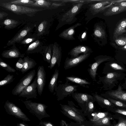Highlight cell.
I'll return each mask as SVG.
<instances>
[{"label":"cell","mask_w":126,"mask_h":126,"mask_svg":"<svg viewBox=\"0 0 126 126\" xmlns=\"http://www.w3.org/2000/svg\"><path fill=\"white\" fill-rule=\"evenodd\" d=\"M126 76V73H110L103 77H99L97 83L102 85L101 89L104 90H112L116 86L119 81L124 79Z\"/></svg>","instance_id":"cell-1"},{"label":"cell","mask_w":126,"mask_h":126,"mask_svg":"<svg viewBox=\"0 0 126 126\" xmlns=\"http://www.w3.org/2000/svg\"><path fill=\"white\" fill-rule=\"evenodd\" d=\"M0 6L3 8L17 15L25 14L32 16L37 12L45 9L42 8H32L21 5L9 3L8 2L1 3Z\"/></svg>","instance_id":"cell-2"},{"label":"cell","mask_w":126,"mask_h":126,"mask_svg":"<svg viewBox=\"0 0 126 126\" xmlns=\"http://www.w3.org/2000/svg\"><path fill=\"white\" fill-rule=\"evenodd\" d=\"M22 102L29 112L39 120L41 121L43 118L50 117L46 111L47 106L45 104L33 102L31 100H27L23 101Z\"/></svg>","instance_id":"cell-3"},{"label":"cell","mask_w":126,"mask_h":126,"mask_svg":"<svg viewBox=\"0 0 126 126\" xmlns=\"http://www.w3.org/2000/svg\"><path fill=\"white\" fill-rule=\"evenodd\" d=\"M35 74V70L33 69L25 75L13 89L12 94L14 95H19L25 87L29 85Z\"/></svg>","instance_id":"cell-4"},{"label":"cell","mask_w":126,"mask_h":126,"mask_svg":"<svg viewBox=\"0 0 126 126\" xmlns=\"http://www.w3.org/2000/svg\"><path fill=\"white\" fill-rule=\"evenodd\" d=\"M79 86L71 84L67 81H66L64 84H59L55 91L57 100H63L68 95L75 92L77 91V88Z\"/></svg>","instance_id":"cell-5"},{"label":"cell","mask_w":126,"mask_h":126,"mask_svg":"<svg viewBox=\"0 0 126 126\" xmlns=\"http://www.w3.org/2000/svg\"><path fill=\"white\" fill-rule=\"evenodd\" d=\"M126 72V67L122 62L116 60L106 62L104 64L102 73Z\"/></svg>","instance_id":"cell-6"},{"label":"cell","mask_w":126,"mask_h":126,"mask_svg":"<svg viewBox=\"0 0 126 126\" xmlns=\"http://www.w3.org/2000/svg\"><path fill=\"white\" fill-rule=\"evenodd\" d=\"M4 108L7 114L20 119L24 121H30L31 120L13 102L7 100Z\"/></svg>","instance_id":"cell-7"},{"label":"cell","mask_w":126,"mask_h":126,"mask_svg":"<svg viewBox=\"0 0 126 126\" xmlns=\"http://www.w3.org/2000/svg\"><path fill=\"white\" fill-rule=\"evenodd\" d=\"M95 62L92 64H90V68L87 69L89 75L93 80L96 81V76L97 73L96 71L99 65L102 63L114 60L111 57L103 55H99L94 57Z\"/></svg>","instance_id":"cell-8"},{"label":"cell","mask_w":126,"mask_h":126,"mask_svg":"<svg viewBox=\"0 0 126 126\" xmlns=\"http://www.w3.org/2000/svg\"><path fill=\"white\" fill-rule=\"evenodd\" d=\"M123 89L120 83L117 89L107 91L101 94L100 95L106 99L110 98L126 102V91Z\"/></svg>","instance_id":"cell-9"},{"label":"cell","mask_w":126,"mask_h":126,"mask_svg":"<svg viewBox=\"0 0 126 126\" xmlns=\"http://www.w3.org/2000/svg\"><path fill=\"white\" fill-rule=\"evenodd\" d=\"M62 112L66 116L80 124L83 122L84 119L74 107L71 105L60 104Z\"/></svg>","instance_id":"cell-10"},{"label":"cell","mask_w":126,"mask_h":126,"mask_svg":"<svg viewBox=\"0 0 126 126\" xmlns=\"http://www.w3.org/2000/svg\"><path fill=\"white\" fill-rule=\"evenodd\" d=\"M37 76L30 84L25 87L18 95L19 97L26 98V100L30 98H37Z\"/></svg>","instance_id":"cell-11"},{"label":"cell","mask_w":126,"mask_h":126,"mask_svg":"<svg viewBox=\"0 0 126 126\" xmlns=\"http://www.w3.org/2000/svg\"><path fill=\"white\" fill-rule=\"evenodd\" d=\"M91 53L82 54L74 58L67 57L64 63V68L67 70L75 67L87 59Z\"/></svg>","instance_id":"cell-12"},{"label":"cell","mask_w":126,"mask_h":126,"mask_svg":"<svg viewBox=\"0 0 126 126\" xmlns=\"http://www.w3.org/2000/svg\"><path fill=\"white\" fill-rule=\"evenodd\" d=\"M62 57V48L56 43H55L53 46L52 55L51 62L49 67L52 69L56 64L59 67L61 64Z\"/></svg>","instance_id":"cell-13"},{"label":"cell","mask_w":126,"mask_h":126,"mask_svg":"<svg viewBox=\"0 0 126 126\" xmlns=\"http://www.w3.org/2000/svg\"><path fill=\"white\" fill-rule=\"evenodd\" d=\"M37 74V92L39 94L41 95L46 82V73L43 66H38Z\"/></svg>","instance_id":"cell-14"},{"label":"cell","mask_w":126,"mask_h":126,"mask_svg":"<svg viewBox=\"0 0 126 126\" xmlns=\"http://www.w3.org/2000/svg\"><path fill=\"white\" fill-rule=\"evenodd\" d=\"M84 4V2L82 1L78 4L73 5L69 10L63 15L61 19L62 21H64L67 22L72 21Z\"/></svg>","instance_id":"cell-15"},{"label":"cell","mask_w":126,"mask_h":126,"mask_svg":"<svg viewBox=\"0 0 126 126\" xmlns=\"http://www.w3.org/2000/svg\"><path fill=\"white\" fill-rule=\"evenodd\" d=\"M110 0H103V1L90 5V10L93 15H95L104 11L109 8L113 3Z\"/></svg>","instance_id":"cell-16"},{"label":"cell","mask_w":126,"mask_h":126,"mask_svg":"<svg viewBox=\"0 0 126 126\" xmlns=\"http://www.w3.org/2000/svg\"><path fill=\"white\" fill-rule=\"evenodd\" d=\"M71 95L79 105L86 107L89 100L94 98L93 96L87 93L75 92L72 94Z\"/></svg>","instance_id":"cell-17"},{"label":"cell","mask_w":126,"mask_h":126,"mask_svg":"<svg viewBox=\"0 0 126 126\" xmlns=\"http://www.w3.org/2000/svg\"><path fill=\"white\" fill-rule=\"evenodd\" d=\"M91 49L88 46L83 45H79L72 49L68 53L71 58L76 57L80 54L91 53L93 52Z\"/></svg>","instance_id":"cell-18"},{"label":"cell","mask_w":126,"mask_h":126,"mask_svg":"<svg viewBox=\"0 0 126 126\" xmlns=\"http://www.w3.org/2000/svg\"><path fill=\"white\" fill-rule=\"evenodd\" d=\"M32 30L31 27L27 26L17 34L11 40L8 41L7 45L9 46L13 45L16 43L20 42Z\"/></svg>","instance_id":"cell-19"},{"label":"cell","mask_w":126,"mask_h":126,"mask_svg":"<svg viewBox=\"0 0 126 126\" xmlns=\"http://www.w3.org/2000/svg\"><path fill=\"white\" fill-rule=\"evenodd\" d=\"M12 48L8 50L3 51L1 54L3 58H22L24 57V54H21L15 44L13 45Z\"/></svg>","instance_id":"cell-20"},{"label":"cell","mask_w":126,"mask_h":126,"mask_svg":"<svg viewBox=\"0 0 126 126\" xmlns=\"http://www.w3.org/2000/svg\"><path fill=\"white\" fill-rule=\"evenodd\" d=\"M81 25V24L79 23H76L63 31L59 35V36L67 40L75 39L74 35L75 33V29L77 27Z\"/></svg>","instance_id":"cell-21"},{"label":"cell","mask_w":126,"mask_h":126,"mask_svg":"<svg viewBox=\"0 0 126 126\" xmlns=\"http://www.w3.org/2000/svg\"><path fill=\"white\" fill-rule=\"evenodd\" d=\"M23 61V66L21 72L22 74L26 72L30 69L34 67L37 64L35 60L27 56L24 57Z\"/></svg>","instance_id":"cell-22"},{"label":"cell","mask_w":126,"mask_h":126,"mask_svg":"<svg viewBox=\"0 0 126 126\" xmlns=\"http://www.w3.org/2000/svg\"><path fill=\"white\" fill-rule=\"evenodd\" d=\"M59 75V70L56 68L52 75L48 84V89L51 93H53L54 91L55 92L57 89L58 87L57 81Z\"/></svg>","instance_id":"cell-23"},{"label":"cell","mask_w":126,"mask_h":126,"mask_svg":"<svg viewBox=\"0 0 126 126\" xmlns=\"http://www.w3.org/2000/svg\"><path fill=\"white\" fill-rule=\"evenodd\" d=\"M126 18L121 20L117 25L113 33V37L117 38L118 36L126 32Z\"/></svg>","instance_id":"cell-24"},{"label":"cell","mask_w":126,"mask_h":126,"mask_svg":"<svg viewBox=\"0 0 126 126\" xmlns=\"http://www.w3.org/2000/svg\"><path fill=\"white\" fill-rule=\"evenodd\" d=\"M65 78L66 81L76 83L85 88H88L89 87L87 85L91 84L90 82L86 79L78 77L72 76H67Z\"/></svg>","instance_id":"cell-25"},{"label":"cell","mask_w":126,"mask_h":126,"mask_svg":"<svg viewBox=\"0 0 126 126\" xmlns=\"http://www.w3.org/2000/svg\"><path fill=\"white\" fill-rule=\"evenodd\" d=\"M126 10V8L118 5H111L107 11L104 13V15L106 16H111L119 14Z\"/></svg>","instance_id":"cell-26"},{"label":"cell","mask_w":126,"mask_h":126,"mask_svg":"<svg viewBox=\"0 0 126 126\" xmlns=\"http://www.w3.org/2000/svg\"><path fill=\"white\" fill-rule=\"evenodd\" d=\"M41 43L40 41L37 40L28 46L26 52L28 54H31L39 52L41 53L42 51V49L40 46Z\"/></svg>","instance_id":"cell-27"},{"label":"cell","mask_w":126,"mask_h":126,"mask_svg":"<svg viewBox=\"0 0 126 126\" xmlns=\"http://www.w3.org/2000/svg\"><path fill=\"white\" fill-rule=\"evenodd\" d=\"M95 101L100 105L108 107H113V104L108 99L98 94L97 93L93 94Z\"/></svg>","instance_id":"cell-28"},{"label":"cell","mask_w":126,"mask_h":126,"mask_svg":"<svg viewBox=\"0 0 126 126\" xmlns=\"http://www.w3.org/2000/svg\"><path fill=\"white\" fill-rule=\"evenodd\" d=\"M52 47L50 46H47L41 53L43 56L44 60L49 64L51 63L53 47Z\"/></svg>","instance_id":"cell-29"},{"label":"cell","mask_w":126,"mask_h":126,"mask_svg":"<svg viewBox=\"0 0 126 126\" xmlns=\"http://www.w3.org/2000/svg\"><path fill=\"white\" fill-rule=\"evenodd\" d=\"M34 2L29 6L36 7L50 8L51 2L49 0H33Z\"/></svg>","instance_id":"cell-30"},{"label":"cell","mask_w":126,"mask_h":126,"mask_svg":"<svg viewBox=\"0 0 126 126\" xmlns=\"http://www.w3.org/2000/svg\"><path fill=\"white\" fill-rule=\"evenodd\" d=\"M18 24V21L11 19H6L3 22L4 28L7 29H11L15 28Z\"/></svg>","instance_id":"cell-31"},{"label":"cell","mask_w":126,"mask_h":126,"mask_svg":"<svg viewBox=\"0 0 126 126\" xmlns=\"http://www.w3.org/2000/svg\"><path fill=\"white\" fill-rule=\"evenodd\" d=\"M110 118L106 116L97 121L92 122L93 126H107L110 125Z\"/></svg>","instance_id":"cell-32"},{"label":"cell","mask_w":126,"mask_h":126,"mask_svg":"<svg viewBox=\"0 0 126 126\" xmlns=\"http://www.w3.org/2000/svg\"><path fill=\"white\" fill-rule=\"evenodd\" d=\"M94 34L96 37L101 39L105 38L106 35L104 30L98 25L96 26L94 28Z\"/></svg>","instance_id":"cell-33"},{"label":"cell","mask_w":126,"mask_h":126,"mask_svg":"<svg viewBox=\"0 0 126 126\" xmlns=\"http://www.w3.org/2000/svg\"><path fill=\"white\" fill-rule=\"evenodd\" d=\"M8 2L11 4L27 7L33 3L34 1L33 0H13Z\"/></svg>","instance_id":"cell-34"},{"label":"cell","mask_w":126,"mask_h":126,"mask_svg":"<svg viewBox=\"0 0 126 126\" xmlns=\"http://www.w3.org/2000/svg\"><path fill=\"white\" fill-rule=\"evenodd\" d=\"M108 114V112H96L92 113V117L90 119L91 122L97 121L106 117Z\"/></svg>","instance_id":"cell-35"},{"label":"cell","mask_w":126,"mask_h":126,"mask_svg":"<svg viewBox=\"0 0 126 126\" xmlns=\"http://www.w3.org/2000/svg\"><path fill=\"white\" fill-rule=\"evenodd\" d=\"M14 76L9 74L4 79L0 81V87L4 86L12 82L14 80Z\"/></svg>","instance_id":"cell-36"},{"label":"cell","mask_w":126,"mask_h":126,"mask_svg":"<svg viewBox=\"0 0 126 126\" xmlns=\"http://www.w3.org/2000/svg\"><path fill=\"white\" fill-rule=\"evenodd\" d=\"M0 67L9 72H15L16 71L15 69L4 62L1 58H0Z\"/></svg>","instance_id":"cell-37"},{"label":"cell","mask_w":126,"mask_h":126,"mask_svg":"<svg viewBox=\"0 0 126 126\" xmlns=\"http://www.w3.org/2000/svg\"><path fill=\"white\" fill-rule=\"evenodd\" d=\"M47 22L45 20L42 22L39 25L38 29V36L42 35L45 32L47 26Z\"/></svg>","instance_id":"cell-38"},{"label":"cell","mask_w":126,"mask_h":126,"mask_svg":"<svg viewBox=\"0 0 126 126\" xmlns=\"http://www.w3.org/2000/svg\"><path fill=\"white\" fill-rule=\"evenodd\" d=\"M95 101L94 97L93 99L89 100L87 104V109L88 112L90 113H91L94 111V102Z\"/></svg>","instance_id":"cell-39"},{"label":"cell","mask_w":126,"mask_h":126,"mask_svg":"<svg viewBox=\"0 0 126 126\" xmlns=\"http://www.w3.org/2000/svg\"><path fill=\"white\" fill-rule=\"evenodd\" d=\"M107 99H108L113 104L116 106L126 108V104L123 102L122 101L110 98H107Z\"/></svg>","instance_id":"cell-40"},{"label":"cell","mask_w":126,"mask_h":126,"mask_svg":"<svg viewBox=\"0 0 126 126\" xmlns=\"http://www.w3.org/2000/svg\"><path fill=\"white\" fill-rule=\"evenodd\" d=\"M115 42L119 46H124L126 45V36H121L116 39Z\"/></svg>","instance_id":"cell-41"},{"label":"cell","mask_w":126,"mask_h":126,"mask_svg":"<svg viewBox=\"0 0 126 126\" xmlns=\"http://www.w3.org/2000/svg\"><path fill=\"white\" fill-rule=\"evenodd\" d=\"M23 66V61L22 58H19L16 63L15 67L16 70L21 71Z\"/></svg>","instance_id":"cell-42"},{"label":"cell","mask_w":126,"mask_h":126,"mask_svg":"<svg viewBox=\"0 0 126 126\" xmlns=\"http://www.w3.org/2000/svg\"><path fill=\"white\" fill-rule=\"evenodd\" d=\"M36 39L35 37H29L23 40L20 43L22 44H28L31 43Z\"/></svg>","instance_id":"cell-43"},{"label":"cell","mask_w":126,"mask_h":126,"mask_svg":"<svg viewBox=\"0 0 126 126\" xmlns=\"http://www.w3.org/2000/svg\"><path fill=\"white\" fill-rule=\"evenodd\" d=\"M40 126H55L51 122L41 120L39 124Z\"/></svg>","instance_id":"cell-44"},{"label":"cell","mask_w":126,"mask_h":126,"mask_svg":"<svg viewBox=\"0 0 126 126\" xmlns=\"http://www.w3.org/2000/svg\"><path fill=\"white\" fill-rule=\"evenodd\" d=\"M65 3L63 2L61 3L54 2L51 4V7L52 8H57L59 7L65 5Z\"/></svg>","instance_id":"cell-45"},{"label":"cell","mask_w":126,"mask_h":126,"mask_svg":"<svg viewBox=\"0 0 126 126\" xmlns=\"http://www.w3.org/2000/svg\"><path fill=\"white\" fill-rule=\"evenodd\" d=\"M114 126H126V119L121 120L118 124Z\"/></svg>","instance_id":"cell-46"},{"label":"cell","mask_w":126,"mask_h":126,"mask_svg":"<svg viewBox=\"0 0 126 126\" xmlns=\"http://www.w3.org/2000/svg\"><path fill=\"white\" fill-rule=\"evenodd\" d=\"M122 1L116 3L114 4V5L126 8V1Z\"/></svg>","instance_id":"cell-47"},{"label":"cell","mask_w":126,"mask_h":126,"mask_svg":"<svg viewBox=\"0 0 126 126\" xmlns=\"http://www.w3.org/2000/svg\"><path fill=\"white\" fill-rule=\"evenodd\" d=\"M116 112L126 115V110L117 109L115 111Z\"/></svg>","instance_id":"cell-48"},{"label":"cell","mask_w":126,"mask_h":126,"mask_svg":"<svg viewBox=\"0 0 126 126\" xmlns=\"http://www.w3.org/2000/svg\"><path fill=\"white\" fill-rule=\"evenodd\" d=\"M8 15V14L5 12H0V20H1L3 19L4 17L7 16Z\"/></svg>","instance_id":"cell-49"},{"label":"cell","mask_w":126,"mask_h":126,"mask_svg":"<svg viewBox=\"0 0 126 126\" xmlns=\"http://www.w3.org/2000/svg\"><path fill=\"white\" fill-rule=\"evenodd\" d=\"M17 126H29L25 122H23L19 123H17Z\"/></svg>","instance_id":"cell-50"},{"label":"cell","mask_w":126,"mask_h":126,"mask_svg":"<svg viewBox=\"0 0 126 126\" xmlns=\"http://www.w3.org/2000/svg\"><path fill=\"white\" fill-rule=\"evenodd\" d=\"M124 79L125 80L123 84H121V86L123 89H126V78H125Z\"/></svg>","instance_id":"cell-51"},{"label":"cell","mask_w":126,"mask_h":126,"mask_svg":"<svg viewBox=\"0 0 126 126\" xmlns=\"http://www.w3.org/2000/svg\"><path fill=\"white\" fill-rule=\"evenodd\" d=\"M86 35V32H84L82 34L81 36V38L82 40L85 39Z\"/></svg>","instance_id":"cell-52"},{"label":"cell","mask_w":126,"mask_h":126,"mask_svg":"<svg viewBox=\"0 0 126 126\" xmlns=\"http://www.w3.org/2000/svg\"><path fill=\"white\" fill-rule=\"evenodd\" d=\"M61 126H68L66 122L63 120H62L61 122Z\"/></svg>","instance_id":"cell-53"},{"label":"cell","mask_w":126,"mask_h":126,"mask_svg":"<svg viewBox=\"0 0 126 126\" xmlns=\"http://www.w3.org/2000/svg\"><path fill=\"white\" fill-rule=\"evenodd\" d=\"M120 48L123 51H126V45Z\"/></svg>","instance_id":"cell-54"},{"label":"cell","mask_w":126,"mask_h":126,"mask_svg":"<svg viewBox=\"0 0 126 126\" xmlns=\"http://www.w3.org/2000/svg\"><path fill=\"white\" fill-rule=\"evenodd\" d=\"M0 126H5V125H0Z\"/></svg>","instance_id":"cell-55"},{"label":"cell","mask_w":126,"mask_h":126,"mask_svg":"<svg viewBox=\"0 0 126 126\" xmlns=\"http://www.w3.org/2000/svg\"><path fill=\"white\" fill-rule=\"evenodd\" d=\"M40 126L39 125H37V126Z\"/></svg>","instance_id":"cell-56"}]
</instances>
